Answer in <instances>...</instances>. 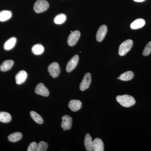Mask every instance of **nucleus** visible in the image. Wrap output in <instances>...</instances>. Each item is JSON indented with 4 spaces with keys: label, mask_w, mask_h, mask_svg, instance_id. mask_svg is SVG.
Returning a JSON list of instances; mask_svg holds the SVG:
<instances>
[{
    "label": "nucleus",
    "mask_w": 151,
    "mask_h": 151,
    "mask_svg": "<svg viewBox=\"0 0 151 151\" xmlns=\"http://www.w3.org/2000/svg\"><path fill=\"white\" fill-rule=\"evenodd\" d=\"M116 100L120 105L126 108L132 107L136 103L134 98L127 94L119 95L116 97Z\"/></svg>",
    "instance_id": "nucleus-1"
},
{
    "label": "nucleus",
    "mask_w": 151,
    "mask_h": 151,
    "mask_svg": "<svg viewBox=\"0 0 151 151\" xmlns=\"http://www.w3.org/2000/svg\"><path fill=\"white\" fill-rule=\"evenodd\" d=\"M133 45V41L128 40L121 44L119 47V53L120 56H124L131 50Z\"/></svg>",
    "instance_id": "nucleus-2"
},
{
    "label": "nucleus",
    "mask_w": 151,
    "mask_h": 151,
    "mask_svg": "<svg viewBox=\"0 0 151 151\" xmlns=\"http://www.w3.org/2000/svg\"><path fill=\"white\" fill-rule=\"evenodd\" d=\"M49 7V4L46 0H37L34 5V10L35 12L40 13L47 10Z\"/></svg>",
    "instance_id": "nucleus-3"
},
{
    "label": "nucleus",
    "mask_w": 151,
    "mask_h": 151,
    "mask_svg": "<svg viewBox=\"0 0 151 151\" xmlns=\"http://www.w3.org/2000/svg\"><path fill=\"white\" fill-rule=\"evenodd\" d=\"M48 71L50 75L53 78H56L59 75L60 72V68L58 63L53 62L49 65Z\"/></svg>",
    "instance_id": "nucleus-4"
},
{
    "label": "nucleus",
    "mask_w": 151,
    "mask_h": 151,
    "mask_svg": "<svg viewBox=\"0 0 151 151\" xmlns=\"http://www.w3.org/2000/svg\"><path fill=\"white\" fill-rule=\"evenodd\" d=\"M92 81L91 74L89 73H86L84 76L83 79L80 84L79 88L82 91H85L88 89L90 86Z\"/></svg>",
    "instance_id": "nucleus-5"
},
{
    "label": "nucleus",
    "mask_w": 151,
    "mask_h": 151,
    "mask_svg": "<svg viewBox=\"0 0 151 151\" xmlns=\"http://www.w3.org/2000/svg\"><path fill=\"white\" fill-rule=\"evenodd\" d=\"M81 36V33L79 31L76 30L70 33L68 39V44L70 46L75 45L78 42L79 38Z\"/></svg>",
    "instance_id": "nucleus-6"
},
{
    "label": "nucleus",
    "mask_w": 151,
    "mask_h": 151,
    "mask_svg": "<svg viewBox=\"0 0 151 151\" xmlns=\"http://www.w3.org/2000/svg\"><path fill=\"white\" fill-rule=\"evenodd\" d=\"M78 61H79V56L78 55H76L73 57L67 63L66 67V71L69 73L72 71L73 69H75L78 64Z\"/></svg>",
    "instance_id": "nucleus-7"
},
{
    "label": "nucleus",
    "mask_w": 151,
    "mask_h": 151,
    "mask_svg": "<svg viewBox=\"0 0 151 151\" xmlns=\"http://www.w3.org/2000/svg\"><path fill=\"white\" fill-rule=\"evenodd\" d=\"M62 122L61 123V127L63 131L69 130L71 129L72 124V119L70 116L68 115H65L62 118Z\"/></svg>",
    "instance_id": "nucleus-8"
},
{
    "label": "nucleus",
    "mask_w": 151,
    "mask_h": 151,
    "mask_svg": "<svg viewBox=\"0 0 151 151\" xmlns=\"http://www.w3.org/2000/svg\"><path fill=\"white\" fill-rule=\"evenodd\" d=\"M35 92L37 94L44 97H47L50 94L48 89L44 86L42 83H40L37 84L35 89Z\"/></svg>",
    "instance_id": "nucleus-9"
},
{
    "label": "nucleus",
    "mask_w": 151,
    "mask_h": 151,
    "mask_svg": "<svg viewBox=\"0 0 151 151\" xmlns=\"http://www.w3.org/2000/svg\"><path fill=\"white\" fill-rule=\"evenodd\" d=\"M108 32V28L105 25H103L101 26L96 35V39L97 41L101 42L105 38L106 34Z\"/></svg>",
    "instance_id": "nucleus-10"
},
{
    "label": "nucleus",
    "mask_w": 151,
    "mask_h": 151,
    "mask_svg": "<svg viewBox=\"0 0 151 151\" xmlns=\"http://www.w3.org/2000/svg\"><path fill=\"white\" fill-rule=\"evenodd\" d=\"M27 77V73L25 70H21L15 76L16 82L17 84L20 85L24 83Z\"/></svg>",
    "instance_id": "nucleus-11"
},
{
    "label": "nucleus",
    "mask_w": 151,
    "mask_h": 151,
    "mask_svg": "<svg viewBox=\"0 0 151 151\" xmlns=\"http://www.w3.org/2000/svg\"><path fill=\"white\" fill-rule=\"evenodd\" d=\"M82 106V103L80 100H70L68 103V107L70 110L74 112L80 110Z\"/></svg>",
    "instance_id": "nucleus-12"
},
{
    "label": "nucleus",
    "mask_w": 151,
    "mask_h": 151,
    "mask_svg": "<svg viewBox=\"0 0 151 151\" xmlns=\"http://www.w3.org/2000/svg\"><path fill=\"white\" fill-rule=\"evenodd\" d=\"M93 151H104V144L100 138H96L93 141Z\"/></svg>",
    "instance_id": "nucleus-13"
},
{
    "label": "nucleus",
    "mask_w": 151,
    "mask_h": 151,
    "mask_svg": "<svg viewBox=\"0 0 151 151\" xmlns=\"http://www.w3.org/2000/svg\"><path fill=\"white\" fill-rule=\"evenodd\" d=\"M84 146L86 151H93V141L91 136L89 134H87L85 135Z\"/></svg>",
    "instance_id": "nucleus-14"
},
{
    "label": "nucleus",
    "mask_w": 151,
    "mask_h": 151,
    "mask_svg": "<svg viewBox=\"0 0 151 151\" xmlns=\"http://www.w3.org/2000/svg\"><path fill=\"white\" fill-rule=\"evenodd\" d=\"M145 24V21L142 19H138L134 21L131 24V27L132 29H137L141 28Z\"/></svg>",
    "instance_id": "nucleus-15"
},
{
    "label": "nucleus",
    "mask_w": 151,
    "mask_h": 151,
    "mask_svg": "<svg viewBox=\"0 0 151 151\" xmlns=\"http://www.w3.org/2000/svg\"><path fill=\"white\" fill-rule=\"evenodd\" d=\"M14 64L13 60H5L0 66V70L3 72H5V71L10 70L13 66Z\"/></svg>",
    "instance_id": "nucleus-16"
},
{
    "label": "nucleus",
    "mask_w": 151,
    "mask_h": 151,
    "mask_svg": "<svg viewBox=\"0 0 151 151\" xmlns=\"http://www.w3.org/2000/svg\"><path fill=\"white\" fill-rule=\"evenodd\" d=\"M17 39L15 37H12L8 40L4 45V49L6 50H10L12 49L16 43Z\"/></svg>",
    "instance_id": "nucleus-17"
},
{
    "label": "nucleus",
    "mask_w": 151,
    "mask_h": 151,
    "mask_svg": "<svg viewBox=\"0 0 151 151\" xmlns=\"http://www.w3.org/2000/svg\"><path fill=\"white\" fill-rule=\"evenodd\" d=\"M134 73L132 71H128L124 72L120 76L119 78L120 80L123 81H128L132 80L134 78Z\"/></svg>",
    "instance_id": "nucleus-18"
},
{
    "label": "nucleus",
    "mask_w": 151,
    "mask_h": 151,
    "mask_svg": "<svg viewBox=\"0 0 151 151\" xmlns=\"http://www.w3.org/2000/svg\"><path fill=\"white\" fill-rule=\"evenodd\" d=\"M22 138V134L20 132H15L11 134L8 137V139L12 142H16L20 140Z\"/></svg>",
    "instance_id": "nucleus-19"
},
{
    "label": "nucleus",
    "mask_w": 151,
    "mask_h": 151,
    "mask_svg": "<svg viewBox=\"0 0 151 151\" xmlns=\"http://www.w3.org/2000/svg\"><path fill=\"white\" fill-rule=\"evenodd\" d=\"M12 13L11 11H2L0 12V22H5L11 18Z\"/></svg>",
    "instance_id": "nucleus-20"
},
{
    "label": "nucleus",
    "mask_w": 151,
    "mask_h": 151,
    "mask_svg": "<svg viewBox=\"0 0 151 151\" xmlns=\"http://www.w3.org/2000/svg\"><path fill=\"white\" fill-rule=\"evenodd\" d=\"M12 120V116L8 113L0 112V122L4 123H8Z\"/></svg>",
    "instance_id": "nucleus-21"
},
{
    "label": "nucleus",
    "mask_w": 151,
    "mask_h": 151,
    "mask_svg": "<svg viewBox=\"0 0 151 151\" xmlns=\"http://www.w3.org/2000/svg\"><path fill=\"white\" fill-rule=\"evenodd\" d=\"M32 51L33 54L36 55H39L43 53L44 51V47L40 44L35 45L32 49Z\"/></svg>",
    "instance_id": "nucleus-22"
},
{
    "label": "nucleus",
    "mask_w": 151,
    "mask_h": 151,
    "mask_svg": "<svg viewBox=\"0 0 151 151\" xmlns=\"http://www.w3.org/2000/svg\"><path fill=\"white\" fill-rule=\"evenodd\" d=\"M30 115L31 118L37 123L40 124H43L44 122L43 119L39 114H38L36 112L33 111H31L30 113Z\"/></svg>",
    "instance_id": "nucleus-23"
},
{
    "label": "nucleus",
    "mask_w": 151,
    "mask_h": 151,
    "mask_svg": "<svg viewBox=\"0 0 151 151\" xmlns=\"http://www.w3.org/2000/svg\"><path fill=\"white\" fill-rule=\"evenodd\" d=\"M66 19V15L64 14H60L55 17L54 23L57 24H61L65 22Z\"/></svg>",
    "instance_id": "nucleus-24"
},
{
    "label": "nucleus",
    "mask_w": 151,
    "mask_h": 151,
    "mask_svg": "<svg viewBox=\"0 0 151 151\" xmlns=\"http://www.w3.org/2000/svg\"><path fill=\"white\" fill-rule=\"evenodd\" d=\"M48 147L47 143L45 142H41L37 145V151H46Z\"/></svg>",
    "instance_id": "nucleus-25"
},
{
    "label": "nucleus",
    "mask_w": 151,
    "mask_h": 151,
    "mask_svg": "<svg viewBox=\"0 0 151 151\" xmlns=\"http://www.w3.org/2000/svg\"><path fill=\"white\" fill-rule=\"evenodd\" d=\"M151 53V41L146 45L143 50L142 54L144 56H147Z\"/></svg>",
    "instance_id": "nucleus-26"
},
{
    "label": "nucleus",
    "mask_w": 151,
    "mask_h": 151,
    "mask_svg": "<svg viewBox=\"0 0 151 151\" xmlns=\"http://www.w3.org/2000/svg\"><path fill=\"white\" fill-rule=\"evenodd\" d=\"M37 144L35 142H33L30 144L28 147V151H35L37 150Z\"/></svg>",
    "instance_id": "nucleus-27"
},
{
    "label": "nucleus",
    "mask_w": 151,
    "mask_h": 151,
    "mask_svg": "<svg viewBox=\"0 0 151 151\" xmlns=\"http://www.w3.org/2000/svg\"><path fill=\"white\" fill-rule=\"evenodd\" d=\"M134 1L136 2H142L144 1L145 0H134Z\"/></svg>",
    "instance_id": "nucleus-28"
}]
</instances>
